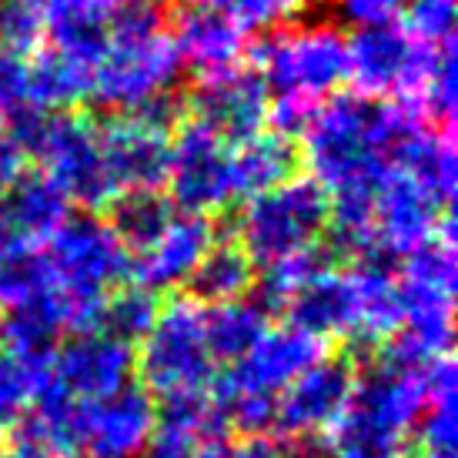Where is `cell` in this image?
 <instances>
[{
	"mask_svg": "<svg viewBox=\"0 0 458 458\" xmlns=\"http://www.w3.org/2000/svg\"><path fill=\"white\" fill-rule=\"evenodd\" d=\"M419 128V111L405 101L331 94L315 107L301 134L308 178L328 198H375L394 154Z\"/></svg>",
	"mask_w": 458,
	"mask_h": 458,
	"instance_id": "obj_1",
	"label": "cell"
},
{
	"mask_svg": "<svg viewBox=\"0 0 458 458\" xmlns=\"http://www.w3.org/2000/svg\"><path fill=\"white\" fill-rule=\"evenodd\" d=\"M181 57L154 0H117L111 38L90 81V101L111 114H140L171 101Z\"/></svg>",
	"mask_w": 458,
	"mask_h": 458,
	"instance_id": "obj_2",
	"label": "cell"
},
{
	"mask_svg": "<svg viewBox=\"0 0 458 458\" xmlns=\"http://www.w3.org/2000/svg\"><path fill=\"white\" fill-rule=\"evenodd\" d=\"M47 284L64 308L67 331H94L104 298L128 275V248L101 215H67L40 248Z\"/></svg>",
	"mask_w": 458,
	"mask_h": 458,
	"instance_id": "obj_3",
	"label": "cell"
},
{
	"mask_svg": "<svg viewBox=\"0 0 458 458\" xmlns=\"http://www.w3.org/2000/svg\"><path fill=\"white\" fill-rule=\"evenodd\" d=\"M11 131L24 157H34L57 191L81 208H107L117 198L107 161L101 151V131L77 111H38L13 114Z\"/></svg>",
	"mask_w": 458,
	"mask_h": 458,
	"instance_id": "obj_4",
	"label": "cell"
},
{
	"mask_svg": "<svg viewBox=\"0 0 458 458\" xmlns=\"http://www.w3.org/2000/svg\"><path fill=\"white\" fill-rule=\"evenodd\" d=\"M455 231L452 217L438 228L432 242L419 244L394 267V288L402 308V328L392 342L411 355L435 361L448 355L455 328Z\"/></svg>",
	"mask_w": 458,
	"mask_h": 458,
	"instance_id": "obj_5",
	"label": "cell"
},
{
	"mask_svg": "<svg viewBox=\"0 0 458 458\" xmlns=\"http://www.w3.org/2000/svg\"><path fill=\"white\" fill-rule=\"evenodd\" d=\"M331 221V201L311 178H288L248 198L234 221V244L255 265L271 267L292 258L311 255Z\"/></svg>",
	"mask_w": 458,
	"mask_h": 458,
	"instance_id": "obj_6",
	"label": "cell"
},
{
	"mask_svg": "<svg viewBox=\"0 0 458 458\" xmlns=\"http://www.w3.org/2000/svg\"><path fill=\"white\" fill-rule=\"evenodd\" d=\"M251 67L271 98L321 104L348 84V34L331 21H298L267 34Z\"/></svg>",
	"mask_w": 458,
	"mask_h": 458,
	"instance_id": "obj_7",
	"label": "cell"
},
{
	"mask_svg": "<svg viewBox=\"0 0 458 458\" xmlns=\"http://www.w3.org/2000/svg\"><path fill=\"white\" fill-rule=\"evenodd\" d=\"M217 361L204 335V305L194 298H171L157 308L148 335L134 348V371L144 388L161 398L211 388Z\"/></svg>",
	"mask_w": 458,
	"mask_h": 458,
	"instance_id": "obj_8",
	"label": "cell"
},
{
	"mask_svg": "<svg viewBox=\"0 0 458 458\" xmlns=\"http://www.w3.org/2000/svg\"><path fill=\"white\" fill-rule=\"evenodd\" d=\"M438 47H425L402 24L355 27L348 38V81L355 94L382 101H415Z\"/></svg>",
	"mask_w": 458,
	"mask_h": 458,
	"instance_id": "obj_9",
	"label": "cell"
},
{
	"mask_svg": "<svg viewBox=\"0 0 458 458\" xmlns=\"http://www.w3.org/2000/svg\"><path fill=\"white\" fill-rule=\"evenodd\" d=\"M165 188L171 204L184 215L211 217L225 211L231 201H238L231 178V144L198 121L181 124L167 148Z\"/></svg>",
	"mask_w": 458,
	"mask_h": 458,
	"instance_id": "obj_10",
	"label": "cell"
},
{
	"mask_svg": "<svg viewBox=\"0 0 458 458\" xmlns=\"http://www.w3.org/2000/svg\"><path fill=\"white\" fill-rule=\"evenodd\" d=\"M288 325L318 342H358L361 328V288L352 265H328L321 255L281 298Z\"/></svg>",
	"mask_w": 458,
	"mask_h": 458,
	"instance_id": "obj_11",
	"label": "cell"
},
{
	"mask_svg": "<svg viewBox=\"0 0 458 458\" xmlns=\"http://www.w3.org/2000/svg\"><path fill=\"white\" fill-rule=\"evenodd\" d=\"M157 405L144 385H124L101 402L77 405L71 458H140L151 438Z\"/></svg>",
	"mask_w": 458,
	"mask_h": 458,
	"instance_id": "obj_12",
	"label": "cell"
},
{
	"mask_svg": "<svg viewBox=\"0 0 458 458\" xmlns=\"http://www.w3.org/2000/svg\"><path fill=\"white\" fill-rule=\"evenodd\" d=\"M131 375H134V348L94 328L77 331L71 335V342L54 348L44 385L77 405H90L131 385Z\"/></svg>",
	"mask_w": 458,
	"mask_h": 458,
	"instance_id": "obj_13",
	"label": "cell"
},
{
	"mask_svg": "<svg viewBox=\"0 0 458 458\" xmlns=\"http://www.w3.org/2000/svg\"><path fill=\"white\" fill-rule=\"evenodd\" d=\"M325 355H328L325 342L311 338L305 331L292 328V325L267 328L248 355L238 358L234 365H228V371L211 382V392L278 402V394L284 392L301 371L311 369V365Z\"/></svg>",
	"mask_w": 458,
	"mask_h": 458,
	"instance_id": "obj_14",
	"label": "cell"
},
{
	"mask_svg": "<svg viewBox=\"0 0 458 458\" xmlns=\"http://www.w3.org/2000/svg\"><path fill=\"white\" fill-rule=\"evenodd\" d=\"M358 369L352 358L325 355L305 369L275 402V432L284 438L328 435L355 394Z\"/></svg>",
	"mask_w": 458,
	"mask_h": 458,
	"instance_id": "obj_15",
	"label": "cell"
},
{
	"mask_svg": "<svg viewBox=\"0 0 458 458\" xmlns=\"http://www.w3.org/2000/svg\"><path fill=\"white\" fill-rule=\"evenodd\" d=\"M188 104L194 114L191 121H198L201 128L228 144H242L267 128L271 94L255 67L238 64L217 74L198 77V84L188 94Z\"/></svg>",
	"mask_w": 458,
	"mask_h": 458,
	"instance_id": "obj_16",
	"label": "cell"
},
{
	"mask_svg": "<svg viewBox=\"0 0 458 458\" xmlns=\"http://www.w3.org/2000/svg\"><path fill=\"white\" fill-rule=\"evenodd\" d=\"M448 208L435 201L402 167H388L371 201V238L375 248L392 258H405L419 244L432 242L445 225Z\"/></svg>",
	"mask_w": 458,
	"mask_h": 458,
	"instance_id": "obj_17",
	"label": "cell"
},
{
	"mask_svg": "<svg viewBox=\"0 0 458 458\" xmlns=\"http://www.w3.org/2000/svg\"><path fill=\"white\" fill-rule=\"evenodd\" d=\"M101 151L117 194L165 188L171 124L148 114H117L101 124Z\"/></svg>",
	"mask_w": 458,
	"mask_h": 458,
	"instance_id": "obj_18",
	"label": "cell"
},
{
	"mask_svg": "<svg viewBox=\"0 0 458 458\" xmlns=\"http://www.w3.org/2000/svg\"><path fill=\"white\" fill-rule=\"evenodd\" d=\"M211 244H215L211 221L181 211L167 221L165 231L151 244L128 255V271L134 275V284L148 288L151 294L178 292V288H188L194 267L201 265L204 251Z\"/></svg>",
	"mask_w": 458,
	"mask_h": 458,
	"instance_id": "obj_19",
	"label": "cell"
},
{
	"mask_svg": "<svg viewBox=\"0 0 458 458\" xmlns=\"http://www.w3.org/2000/svg\"><path fill=\"white\" fill-rule=\"evenodd\" d=\"M171 40L181 57V67H191L198 77L244 64V54H248V34L225 11L204 7V4H188L178 13Z\"/></svg>",
	"mask_w": 458,
	"mask_h": 458,
	"instance_id": "obj_20",
	"label": "cell"
},
{
	"mask_svg": "<svg viewBox=\"0 0 458 458\" xmlns=\"http://www.w3.org/2000/svg\"><path fill=\"white\" fill-rule=\"evenodd\" d=\"M225 432L228 425L221 419L217 402L211 398V388L171 394L157 405L151 438L140 458H194L208 442L225 438Z\"/></svg>",
	"mask_w": 458,
	"mask_h": 458,
	"instance_id": "obj_21",
	"label": "cell"
},
{
	"mask_svg": "<svg viewBox=\"0 0 458 458\" xmlns=\"http://www.w3.org/2000/svg\"><path fill=\"white\" fill-rule=\"evenodd\" d=\"M71 215V201L44 174H21L0 191V244L44 248Z\"/></svg>",
	"mask_w": 458,
	"mask_h": 458,
	"instance_id": "obj_22",
	"label": "cell"
},
{
	"mask_svg": "<svg viewBox=\"0 0 458 458\" xmlns=\"http://www.w3.org/2000/svg\"><path fill=\"white\" fill-rule=\"evenodd\" d=\"M114 4L117 0H38L40 27L51 51L98 67L111 38Z\"/></svg>",
	"mask_w": 458,
	"mask_h": 458,
	"instance_id": "obj_23",
	"label": "cell"
},
{
	"mask_svg": "<svg viewBox=\"0 0 458 458\" xmlns=\"http://www.w3.org/2000/svg\"><path fill=\"white\" fill-rule=\"evenodd\" d=\"M298 151L288 138L275 131H258L255 138L231 144V178H234V198L248 201L255 194L275 188L281 181L294 178Z\"/></svg>",
	"mask_w": 458,
	"mask_h": 458,
	"instance_id": "obj_24",
	"label": "cell"
},
{
	"mask_svg": "<svg viewBox=\"0 0 458 458\" xmlns=\"http://www.w3.org/2000/svg\"><path fill=\"white\" fill-rule=\"evenodd\" d=\"M61 335H67V318L51 288L7 308V315L0 318L4 344L30 358H51Z\"/></svg>",
	"mask_w": 458,
	"mask_h": 458,
	"instance_id": "obj_25",
	"label": "cell"
},
{
	"mask_svg": "<svg viewBox=\"0 0 458 458\" xmlns=\"http://www.w3.org/2000/svg\"><path fill=\"white\" fill-rule=\"evenodd\" d=\"M258 281V265L244 255L234 242H215L204 251L201 265L194 267L188 288L198 305H225V301H238L248 298V292Z\"/></svg>",
	"mask_w": 458,
	"mask_h": 458,
	"instance_id": "obj_26",
	"label": "cell"
},
{
	"mask_svg": "<svg viewBox=\"0 0 458 458\" xmlns=\"http://www.w3.org/2000/svg\"><path fill=\"white\" fill-rule=\"evenodd\" d=\"M267 328H271L267 308L251 298L204 308V335L217 365H234L238 358H244Z\"/></svg>",
	"mask_w": 458,
	"mask_h": 458,
	"instance_id": "obj_27",
	"label": "cell"
},
{
	"mask_svg": "<svg viewBox=\"0 0 458 458\" xmlns=\"http://www.w3.org/2000/svg\"><path fill=\"white\" fill-rule=\"evenodd\" d=\"M394 167H402L408 178H415L432 194L435 201L448 208L455 194V144L448 128L425 131L419 128L411 138L402 144V151L394 154Z\"/></svg>",
	"mask_w": 458,
	"mask_h": 458,
	"instance_id": "obj_28",
	"label": "cell"
},
{
	"mask_svg": "<svg viewBox=\"0 0 458 458\" xmlns=\"http://www.w3.org/2000/svg\"><path fill=\"white\" fill-rule=\"evenodd\" d=\"M90 81L94 67L47 47L44 54L30 57V107L74 111L77 104L90 101Z\"/></svg>",
	"mask_w": 458,
	"mask_h": 458,
	"instance_id": "obj_29",
	"label": "cell"
},
{
	"mask_svg": "<svg viewBox=\"0 0 458 458\" xmlns=\"http://www.w3.org/2000/svg\"><path fill=\"white\" fill-rule=\"evenodd\" d=\"M174 217V204L165 188H144V191H121L107 204V225L114 228L117 242L128 248V255L151 244L165 225Z\"/></svg>",
	"mask_w": 458,
	"mask_h": 458,
	"instance_id": "obj_30",
	"label": "cell"
},
{
	"mask_svg": "<svg viewBox=\"0 0 458 458\" xmlns=\"http://www.w3.org/2000/svg\"><path fill=\"white\" fill-rule=\"evenodd\" d=\"M51 358H30L13 348H0V435H13L27 421L47 382Z\"/></svg>",
	"mask_w": 458,
	"mask_h": 458,
	"instance_id": "obj_31",
	"label": "cell"
},
{
	"mask_svg": "<svg viewBox=\"0 0 458 458\" xmlns=\"http://www.w3.org/2000/svg\"><path fill=\"white\" fill-rule=\"evenodd\" d=\"M157 294H151L140 284H128V288H114L104 298L101 315H98V331L111 335L117 342L134 344L148 335L154 315H157Z\"/></svg>",
	"mask_w": 458,
	"mask_h": 458,
	"instance_id": "obj_32",
	"label": "cell"
},
{
	"mask_svg": "<svg viewBox=\"0 0 458 458\" xmlns=\"http://www.w3.org/2000/svg\"><path fill=\"white\" fill-rule=\"evenodd\" d=\"M47 288L51 284H47V267H44L40 248L0 244V305L13 308Z\"/></svg>",
	"mask_w": 458,
	"mask_h": 458,
	"instance_id": "obj_33",
	"label": "cell"
},
{
	"mask_svg": "<svg viewBox=\"0 0 458 458\" xmlns=\"http://www.w3.org/2000/svg\"><path fill=\"white\" fill-rule=\"evenodd\" d=\"M211 7L228 13L244 34H275L305 21L315 0H211Z\"/></svg>",
	"mask_w": 458,
	"mask_h": 458,
	"instance_id": "obj_34",
	"label": "cell"
},
{
	"mask_svg": "<svg viewBox=\"0 0 458 458\" xmlns=\"http://www.w3.org/2000/svg\"><path fill=\"white\" fill-rule=\"evenodd\" d=\"M402 27L425 47H445L452 44L458 21V0H405Z\"/></svg>",
	"mask_w": 458,
	"mask_h": 458,
	"instance_id": "obj_35",
	"label": "cell"
},
{
	"mask_svg": "<svg viewBox=\"0 0 458 458\" xmlns=\"http://www.w3.org/2000/svg\"><path fill=\"white\" fill-rule=\"evenodd\" d=\"M455 44H445L435 54L432 71H428L419 98H415V104L438 124H448L452 114H455Z\"/></svg>",
	"mask_w": 458,
	"mask_h": 458,
	"instance_id": "obj_36",
	"label": "cell"
},
{
	"mask_svg": "<svg viewBox=\"0 0 458 458\" xmlns=\"http://www.w3.org/2000/svg\"><path fill=\"white\" fill-rule=\"evenodd\" d=\"M30 107V54L0 44V117L11 121Z\"/></svg>",
	"mask_w": 458,
	"mask_h": 458,
	"instance_id": "obj_37",
	"label": "cell"
},
{
	"mask_svg": "<svg viewBox=\"0 0 458 458\" xmlns=\"http://www.w3.org/2000/svg\"><path fill=\"white\" fill-rule=\"evenodd\" d=\"M402 7H405V0H335L338 17L352 27L392 24L402 13Z\"/></svg>",
	"mask_w": 458,
	"mask_h": 458,
	"instance_id": "obj_38",
	"label": "cell"
},
{
	"mask_svg": "<svg viewBox=\"0 0 458 458\" xmlns=\"http://www.w3.org/2000/svg\"><path fill=\"white\" fill-rule=\"evenodd\" d=\"M194 458H284V452L278 445H271L267 438H242V442L215 438Z\"/></svg>",
	"mask_w": 458,
	"mask_h": 458,
	"instance_id": "obj_39",
	"label": "cell"
},
{
	"mask_svg": "<svg viewBox=\"0 0 458 458\" xmlns=\"http://www.w3.org/2000/svg\"><path fill=\"white\" fill-rule=\"evenodd\" d=\"M24 151H21V144L13 138L11 124L0 117V191L11 184L13 178H21L24 174Z\"/></svg>",
	"mask_w": 458,
	"mask_h": 458,
	"instance_id": "obj_40",
	"label": "cell"
},
{
	"mask_svg": "<svg viewBox=\"0 0 458 458\" xmlns=\"http://www.w3.org/2000/svg\"><path fill=\"white\" fill-rule=\"evenodd\" d=\"M4 458H61V455H57V452H54V448L47 445L34 428L21 425V428L13 432L11 448H4Z\"/></svg>",
	"mask_w": 458,
	"mask_h": 458,
	"instance_id": "obj_41",
	"label": "cell"
},
{
	"mask_svg": "<svg viewBox=\"0 0 458 458\" xmlns=\"http://www.w3.org/2000/svg\"><path fill=\"white\" fill-rule=\"evenodd\" d=\"M284 458H338L328 435H301L288 438V448H281Z\"/></svg>",
	"mask_w": 458,
	"mask_h": 458,
	"instance_id": "obj_42",
	"label": "cell"
},
{
	"mask_svg": "<svg viewBox=\"0 0 458 458\" xmlns=\"http://www.w3.org/2000/svg\"><path fill=\"white\" fill-rule=\"evenodd\" d=\"M415 458H455V455H428V452H419Z\"/></svg>",
	"mask_w": 458,
	"mask_h": 458,
	"instance_id": "obj_43",
	"label": "cell"
},
{
	"mask_svg": "<svg viewBox=\"0 0 458 458\" xmlns=\"http://www.w3.org/2000/svg\"><path fill=\"white\" fill-rule=\"evenodd\" d=\"M0 458H4V448H0Z\"/></svg>",
	"mask_w": 458,
	"mask_h": 458,
	"instance_id": "obj_44",
	"label": "cell"
},
{
	"mask_svg": "<svg viewBox=\"0 0 458 458\" xmlns=\"http://www.w3.org/2000/svg\"><path fill=\"white\" fill-rule=\"evenodd\" d=\"M0 318H4V315H0Z\"/></svg>",
	"mask_w": 458,
	"mask_h": 458,
	"instance_id": "obj_45",
	"label": "cell"
}]
</instances>
